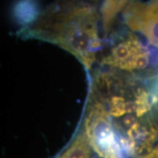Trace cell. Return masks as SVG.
I'll return each instance as SVG.
<instances>
[{"label": "cell", "instance_id": "6da1fadb", "mask_svg": "<svg viewBox=\"0 0 158 158\" xmlns=\"http://www.w3.org/2000/svg\"><path fill=\"white\" fill-rule=\"evenodd\" d=\"M40 13L36 0H18L13 7V15L19 23L29 24L37 19Z\"/></svg>", "mask_w": 158, "mask_h": 158}, {"label": "cell", "instance_id": "7a4b0ae2", "mask_svg": "<svg viewBox=\"0 0 158 158\" xmlns=\"http://www.w3.org/2000/svg\"><path fill=\"white\" fill-rule=\"evenodd\" d=\"M89 146L86 135H78L60 158H90Z\"/></svg>", "mask_w": 158, "mask_h": 158}, {"label": "cell", "instance_id": "3957f363", "mask_svg": "<svg viewBox=\"0 0 158 158\" xmlns=\"http://www.w3.org/2000/svg\"><path fill=\"white\" fill-rule=\"evenodd\" d=\"M139 158H158V147L154 149L153 151L151 152L149 154H148L147 155H145L143 156V157Z\"/></svg>", "mask_w": 158, "mask_h": 158}]
</instances>
